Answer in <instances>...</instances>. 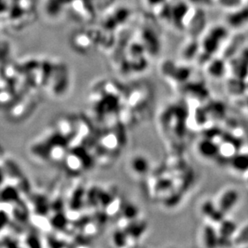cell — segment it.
Returning a JSON list of instances; mask_svg holds the SVG:
<instances>
[{
    "instance_id": "3957f363",
    "label": "cell",
    "mask_w": 248,
    "mask_h": 248,
    "mask_svg": "<svg viewBox=\"0 0 248 248\" xmlns=\"http://www.w3.org/2000/svg\"><path fill=\"white\" fill-rule=\"evenodd\" d=\"M239 199V194L234 189H227L221 193L216 202V207L223 216L231 212L236 206Z\"/></svg>"
},
{
    "instance_id": "5b68a950",
    "label": "cell",
    "mask_w": 248,
    "mask_h": 248,
    "mask_svg": "<svg viewBox=\"0 0 248 248\" xmlns=\"http://www.w3.org/2000/svg\"><path fill=\"white\" fill-rule=\"evenodd\" d=\"M218 150L219 149H218V145H216V143L213 142L212 140H208V139L202 140L198 145V151L199 154L206 158L213 157L218 152Z\"/></svg>"
},
{
    "instance_id": "5bb4252c",
    "label": "cell",
    "mask_w": 248,
    "mask_h": 248,
    "mask_svg": "<svg viewBox=\"0 0 248 248\" xmlns=\"http://www.w3.org/2000/svg\"></svg>"
},
{
    "instance_id": "ba28073f",
    "label": "cell",
    "mask_w": 248,
    "mask_h": 248,
    "mask_svg": "<svg viewBox=\"0 0 248 248\" xmlns=\"http://www.w3.org/2000/svg\"><path fill=\"white\" fill-rule=\"evenodd\" d=\"M217 230L212 226H206L202 232V242L206 247H216L218 243Z\"/></svg>"
},
{
    "instance_id": "8992f818",
    "label": "cell",
    "mask_w": 248,
    "mask_h": 248,
    "mask_svg": "<svg viewBox=\"0 0 248 248\" xmlns=\"http://www.w3.org/2000/svg\"><path fill=\"white\" fill-rule=\"evenodd\" d=\"M232 169L235 173H244L248 172V154L234 155L232 160Z\"/></svg>"
},
{
    "instance_id": "7c38bea8",
    "label": "cell",
    "mask_w": 248,
    "mask_h": 248,
    "mask_svg": "<svg viewBox=\"0 0 248 248\" xmlns=\"http://www.w3.org/2000/svg\"><path fill=\"white\" fill-rule=\"evenodd\" d=\"M2 209H3V205H2V201L0 199V212L2 211Z\"/></svg>"
},
{
    "instance_id": "9c48e42d",
    "label": "cell",
    "mask_w": 248,
    "mask_h": 248,
    "mask_svg": "<svg viewBox=\"0 0 248 248\" xmlns=\"http://www.w3.org/2000/svg\"><path fill=\"white\" fill-rule=\"evenodd\" d=\"M98 224L95 222V220H89L81 225L80 234H81V236L90 238L96 235L98 232Z\"/></svg>"
},
{
    "instance_id": "30bf717a",
    "label": "cell",
    "mask_w": 248,
    "mask_h": 248,
    "mask_svg": "<svg viewBox=\"0 0 248 248\" xmlns=\"http://www.w3.org/2000/svg\"><path fill=\"white\" fill-rule=\"evenodd\" d=\"M233 241L238 245L248 244V224L241 229H236L233 235Z\"/></svg>"
},
{
    "instance_id": "277c9868",
    "label": "cell",
    "mask_w": 248,
    "mask_h": 248,
    "mask_svg": "<svg viewBox=\"0 0 248 248\" xmlns=\"http://www.w3.org/2000/svg\"><path fill=\"white\" fill-rule=\"evenodd\" d=\"M76 116H61L55 123V131L68 143L75 133Z\"/></svg>"
},
{
    "instance_id": "52a82bcc",
    "label": "cell",
    "mask_w": 248,
    "mask_h": 248,
    "mask_svg": "<svg viewBox=\"0 0 248 248\" xmlns=\"http://www.w3.org/2000/svg\"><path fill=\"white\" fill-rule=\"evenodd\" d=\"M130 168L138 175H142L147 172L149 162L145 157L138 155L133 157L130 161Z\"/></svg>"
},
{
    "instance_id": "7a4b0ae2",
    "label": "cell",
    "mask_w": 248,
    "mask_h": 248,
    "mask_svg": "<svg viewBox=\"0 0 248 248\" xmlns=\"http://www.w3.org/2000/svg\"><path fill=\"white\" fill-rule=\"evenodd\" d=\"M35 102L36 101L33 99L32 96H29L28 94H25L18 101H15L10 107V118L12 120H19L26 117L35 108Z\"/></svg>"
},
{
    "instance_id": "4fadbf2b",
    "label": "cell",
    "mask_w": 248,
    "mask_h": 248,
    "mask_svg": "<svg viewBox=\"0 0 248 248\" xmlns=\"http://www.w3.org/2000/svg\"><path fill=\"white\" fill-rule=\"evenodd\" d=\"M3 156H2V150H1V148H0V160L2 159Z\"/></svg>"
},
{
    "instance_id": "8fae6325",
    "label": "cell",
    "mask_w": 248,
    "mask_h": 248,
    "mask_svg": "<svg viewBox=\"0 0 248 248\" xmlns=\"http://www.w3.org/2000/svg\"><path fill=\"white\" fill-rule=\"evenodd\" d=\"M2 184H3V177H2V172L0 170V187L2 186Z\"/></svg>"
},
{
    "instance_id": "6da1fadb",
    "label": "cell",
    "mask_w": 248,
    "mask_h": 248,
    "mask_svg": "<svg viewBox=\"0 0 248 248\" xmlns=\"http://www.w3.org/2000/svg\"><path fill=\"white\" fill-rule=\"evenodd\" d=\"M93 159L89 150L85 147L76 148L68 150L62 163L68 172L79 174L91 167Z\"/></svg>"
}]
</instances>
